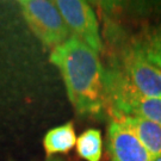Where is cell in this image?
Wrapping results in <instances>:
<instances>
[{"mask_svg":"<svg viewBox=\"0 0 161 161\" xmlns=\"http://www.w3.org/2000/svg\"><path fill=\"white\" fill-rule=\"evenodd\" d=\"M152 161H161V156L160 158H158V159H153Z\"/></svg>","mask_w":161,"mask_h":161,"instance_id":"7c38bea8","label":"cell"},{"mask_svg":"<svg viewBox=\"0 0 161 161\" xmlns=\"http://www.w3.org/2000/svg\"><path fill=\"white\" fill-rule=\"evenodd\" d=\"M106 111L111 118L131 116L146 118L161 125V99L144 96L132 86L118 68L105 67Z\"/></svg>","mask_w":161,"mask_h":161,"instance_id":"3957f363","label":"cell"},{"mask_svg":"<svg viewBox=\"0 0 161 161\" xmlns=\"http://www.w3.org/2000/svg\"><path fill=\"white\" fill-rule=\"evenodd\" d=\"M110 64L118 68L144 96L161 99V70L150 62L140 46L137 35L128 36L121 26L109 24Z\"/></svg>","mask_w":161,"mask_h":161,"instance_id":"7a4b0ae2","label":"cell"},{"mask_svg":"<svg viewBox=\"0 0 161 161\" xmlns=\"http://www.w3.org/2000/svg\"><path fill=\"white\" fill-rule=\"evenodd\" d=\"M76 134L73 122L64 123L50 129L44 135L43 147L48 158L56 154H66L76 146Z\"/></svg>","mask_w":161,"mask_h":161,"instance_id":"ba28073f","label":"cell"},{"mask_svg":"<svg viewBox=\"0 0 161 161\" xmlns=\"http://www.w3.org/2000/svg\"><path fill=\"white\" fill-rule=\"evenodd\" d=\"M106 141L110 161L153 160L135 134L119 121L110 119Z\"/></svg>","mask_w":161,"mask_h":161,"instance_id":"8992f818","label":"cell"},{"mask_svg":"<svg viewBox=\"0 0 161 161\" xmlns=\"http://www.w3.org/2000/svg\"><path fill=\"white\" fill-rule=\"evenodd\" d=\"M19 7L30 30L52 50L72 36L55 1L20 0Z\"/></svg>","mask_w":161,"mask_h":161,"instance_id":"277c9868","label":"cell"},{"mask_svg":"<svg viewBox=\"0 0 161 161\" xmlns=\"http://www.w3.org/2000/svg\"><path fill=\"white\" fill-rule=\"evenodd\" d=\"M49 60L62 75L67 96L78 115L102 119L106 111L105 67L99 54L70 36L54 48Z\"/></svg>","mask_w":161,"mask_h":161,"instance_id":"6da1fadb","label":"cell"},{"mask_svg":"<svg viewBox=\"0 0 161 161\" xmlns=\"http://www.w3.org/2000/svg\"><path fill=\"white\" fill-rule=\"evenodd\" d=\"M47 161H64V160L60 159V158H54V156H52V158H48Z\"/></svg>","mask_w":161,"mask_h":161,"instance_id":"8fae6325","label":"cell"},{"mask_svg":"<svg viewBox=\"0 0 161 161\" xmlns=\"http://www.w3.org/2000/svg\"><path fill=\"white\" fill-rule=\"evenodd\" d=\"M123 123L129 128L138 141L143 144V147L150 154L153 159L161 156V125L146 118L131 117V116H122L117 118H111Z\"/></svg>","mask_w":161,"mask_h":161,"instance_id":"52a82bcc","label":"cell"},{"mask_svg":"<svg viewBox=\"0 0 161 161\" xmlns=\"http://www.w3.org/2000/svg\"><path fill=\"white\" fill-rule=\"evenodd\" d=\"M55 4L72 36L84 42L98 54L103 52L99 23L92 6L81 0H58Z\"/></svg>","mask_w":161,"mask_h":161,"instance_id":"5b68a950","label":"cell"},{"mask_svg":"<svg viewBox=\"0 0 161 161\" xmlns=\"http://www.w3.org/2000/svg\"><path fill=\"white\" fill-rule=\"evenodd\" d=\"M137 38L148 60L161 70V23L143 29Z\"/></svg>","mask_w":161,"mask_h":161,"instance_id":"30bf717a","label":"cell"},{"mask_svg":"<svg viewBox=\"0 0 161 161\" xmlns=\"http://www.w3.org/2000/svg\"><path fill=\"white\" fill-rule=\"evenodd\" d=\"M76 153L85 161H100L103 154V136L98 129H87L76 141Z\"/></svg>","mask_w":161,"mask_h":161,"instance_id":"9c48e42d","label":"cell"}]
</instances>
